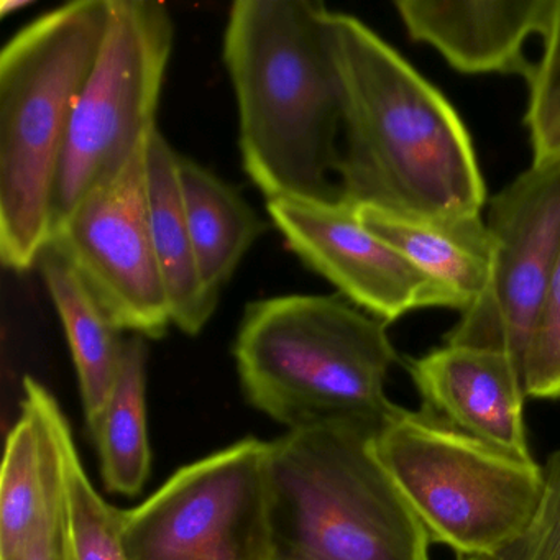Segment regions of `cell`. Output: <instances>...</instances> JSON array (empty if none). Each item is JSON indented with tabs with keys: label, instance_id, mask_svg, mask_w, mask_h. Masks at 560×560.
Returning <instances> with one entry per match:
<instances>
[{
	"label": "cell",
	"instance_id": "obj_24",
	"mask_svg": "<svg viewBox=\"0 0 560 560\" xmlns=\"http://www.w3.org/2000/svg\"><path fill=\"white\" fill-rule=\"evenodd\" d=\"M12 560H74L67 516L51 533L38 539L27 552Z\"/></svg>",
	"mask_w": 560,
	"mask_h": 560
},
{
	"label": "cell",
	"instance_id": "obj_23",
	"mask_svg": "<svg viewBox=\"0 0 560 560\" xmlns=\"http://www.w3.org/2000/svg\"><path fill=\"white\" fill-rule=\"evenodd\" d=\"M542 493L523 533L487 560H560V447L542 467Z\"/></svg>",
	"mask_w": 560,
	"mask_h": 560
},
{
	"label": "cell",
	"instance_id": "obj_1",
	"mask_svg": "<svg viewBox=\"0 0 560 560\" xmlns=\"http://www.w3.org/2000/svg\"><path fill=\"white\" fill-rule=\"evenodd\" d=\"M342 93L340 198L398 214H481L487 186L460 116L359 19L329 15Z\"/></svg>",
	"mask_w": 560,
	"mask_h": 560
},
{
	"label": "cell",
	"instance_id": "obj_11",
	"mask_svg": "<svg viewBox=\"0 0 560 560\" xmlns=\"http://www.w3.org/2000/svg\"><path fill=\"white\" fill-rule=\"evenodd\" d=\"M267 211L290 250L370 316L389 324L424 307L462 313L444 283L370 232L342 198L271 199Z\"/></svg>",
	"mask_w": 560,
	"mask_h": 560
},
{
	"label": "cell",
	"instance_id": "obj_19",
	"mask_svg": "<svg viewBox=\"0 0 560 560\" xmlns=\"http://www.w3.org/2000/svg\"><path fill=\"white\" fill-rule=\"evenodd\" d=\"M147 359L143 337L124 340L119 369L103 415L91 429L101 475L110 493L136 497L152 471L147 421Z\"/></svg>",
	"mask_w": 560,
	"mask_h": 560
},
{
	"label": "cell",
	"instance_id": "obj_21",
	"mask_svg": "<svg viewBox=\"0 0 560 560\" xmlns=\"http://www.w3.org/2000/svg\"><path fill=\"white\" fill-rule=\"evenodd\" d=\"M542 55L526 81L529 88L524 126L529 132L533 165L560 160V0L542 35Z\"/></svg>",
	"mask_w": 560,
	"mask_h": 560
},
{
	"label": "cell",
	"instance_id": "obj_13",
	"mask_svg": "<svg viewBox=\"0 0 560 560\" xmlns=\"http://www.w3.org/2000/svg\"><path fill=\"white\" fill-rule=\"evenodd\" d=\"M422 408L458 431L533 460L524 422L523 366L497 350L444 343L409 359Z\"/></svg>",
	"mask_w": 560,
	"mask_h": 560
},
{
	"label": "cell",
	"instance_id": "obj_20",
	"mask_svg": "<svg viewBox=\"0 0 560 560\" xmlns=\"http://www.w3.org/2000/svg\"><path fill=\"white\" fill-rule=\"evenodd\" d=\"M122 513L97 493L71 442L67 452V524L74 560H129Z\"/></svg>",
	"mask_w": 560,
	"mask_h": 560
},
{
	"label": "cell",
	"instance_id": "obj_3",
	"mask_svg": "<svg viewBox=\"0 0 560 560\" xmlns=\"http://www.w3.org/2000/svg\"><path fill=\"white\" fill-rule=\"evenodd\" d=\"M386 327L340 294L254 301L234 342L242 392L288 431L336 421L380 431L402 409L385 393L399 362Z\"/></svg>",
	"mask_w": 560,
	"mask_h": 560
},
{
	"label": "cell",
	"instance_id": "obj_17",
	"mask_svg": "<svg viewBox=\"0 0 560 560\" xmlns=\"http://www.w3.org/2000/svg\"><path fill=\"white\" fill-rule=\"evenodd\" d=\"M37 267L70 343L84 416L91 431L113 392L126 339L120 337V330L77 271L54 248H45Z\"/></svg>",
	"mask_w": 560,
	"mask_h": 560
},
{
	"label": "cell",
	"instance_id": "obj_9",
	"mask_svg": "<svg viewBox=\"0 0 560 560\" xmlns=\"http://www.w3.org/2000/svg\"><path fill=\"white\" fill-rule=\"evenodd\" d=\"M490 283L444 343L508 353L523 366L560 258V160L530 165L488 206Z\"/></svg>",
	"mask_w": 560,
	"mask_h": 560
},
{
	"label": "cell",
	"instance_id": "obj_2",
	"mask_svg": "<svg viewBox=\"0 0 560 560\" xmlns=\"http://www.w3.org/2000/svg\"><path fill=\"white\" fill-rule=\"evenodd\" d=\"M329 15L317 0H237L229 11L224 63L242 165L267 201L340 199L342 93Z\"/></svg>",
	"mask_w": 560,
	"mask_h": 560
},
{
	"label": "cell",
	"instance_id": "obj_16",
	"mask_svg": "<svg viewBox=\"0 0 560 560\" xmlns=\"http://www.w3.org/2000/svg\"><path fill=\"white\" fill-rule=\"evenodd\" d=\"M179 153L159 127L147 147L150 225L162 268L173 326L198 336L214 316L221 294L206 284L179 183Z\"/></svg>",
	"mask_w": 560,
	"mask_h": 560
},
{
	"label": "cell",
	"instance_id": "obj_14",
	"mask_svg": "<svg viewBox=\"0 0 560 560\" xmlns=\"http://www.w3.org/2000/svg\"><path fill=\"white\" fill-rule=\"evenodd\" d=\"M409 37L429 45L465 74H520L529 80L534 63L524 44L542 37L556 0H396Z\"/></svg>",
	"mask_w": 560,
	"mask_h": 560
},
{
	"label": "cell",
	"instance_id": "obj_5",
	"mask_svg": "<svg viewBox=\"0 0 560 560\" xmlns=\"http://www.w3.org/2000/svg\"><path fill=\"white\" fill-rule=\"evenodd\" d=\"M376 432L336 421L268 442L271 560H429L428 533L376 457Z\"/></svg>",
	"mask_w": 560,
	"mask_h": 560
},
{
	"label": "cell",
	"instance_id": "obj_22",
	"mask_svg": "<svg viewBox=\"0 0 560 560\" xmlns=\"http://www.w3.org/2000/svg\"><path fill=\"white\" fill-rule=\"evenodd\" d=\"M530 398L560 399V258L523 362Z\"/></svg>",
	"mask_w": 560,
	"mask_h": 560
},
{
	"label": "cell",
	"instance_id": "obj_25",
	"mask_svg": "<svg viewBox=\"0 0 560 560\" xmlns=\"http://www.w3.org/2000/svg\"><path fill=\"white\" fill-rule=\"evenodd\" d=\"M32 2L28 0H4L2 4H0V15L2 18H8V15L18 14L22 9H27Z\"/></svg>",
	"mask_w": 560,
	"mask_h": 560
},
{
	"label": "cell",
	"instance_id": "obj_4",
	"mask_svg": "<svg viewBox=\"0 0 560 560\" xmlns=\"http://www.w3.org/2000/svg\"><path fill=\"white\" fill-rule=\"evenodd\" d=\"M113 0H77L25 25L0 54V258L24 273L51 235L55 185Z\"/></svg>",
	"mask_w": 560,
	"mask_h": 560
},
{
	"label": "cell",
	"instance_id": "obj_26",
	"mask_svg": "<svg viewBox=\"0 0 560 560\" xmlns=\"http://www.w3.org/2000/svg\"><path fill=\"white\" fill-rule=\"evenodd\" d=\"M458 560H487V559H477V557H458Z\"/></svg>",
	"mask_w": 560,
	"mask_h": 560
},
{
	"label": "cell",
	"instance_id": "obj_10",
	"mask_svg": "<svg viewBox=\"0 0 560 560\" xmlns=\"http://www.w3.org/2000/svg\"><path fill=\"white\" fill-rule=\"evenodd\" d=\"M147 147L149 140L74 208L47 247L77 271L120 332L162 339L173 323L150 225Z\"/></svg>",
	"mask_w": 560,
	"mask_h": 560
},
{
	"label": "cell",
	"instance_id": "obj_18",
	"mask_svg": "<svg viewBox=\"0 0 560 560\" xmlns=\"http://www.w3.org/2000/svg\"><path fill=\"white\" fill-rule=\"evenodd\" d=\"M179 183L202 278L221 294L267 224L234 186L188 156H179Z\"/></svg>",
	"mask_w": 560,
	"mask_h": 560
},
{
	"label": "cell",
	"instance_id": "obj_7",
	"mask_svg": "<svg viewBox=\"0 0 560 560\" xmlns=\"http://www.w3.org/2000/svg\"><path fill=\"white\" fill-rule=\"evenodd\" d=\"M175 25L155 0H113L109 28L68 130L51 234L78 205L116 178L156 129ZM51 237V235H50Z\"/></svg>",
	"mask_w": 560,
	"mask_h": 560
},
{
	"label": "cell",
	"instance_id": "obj_12",
	"mask_svg": "<svg viewBox=\"0 0 560 560\" xmlns=\"http://www.w3.org/2000/svg\"><path fill=\"white\" fill-rule=\"evenodd\" d=\"M21 408L0 478V560L27 552L67 516V452L73 442L68 419L32 376H25Z\"/></svg>",
	"mask_w": 560,
	"mask_h": 560
},
{
	"label": "cell",
	"instance_id": "obj_8",
	"mask_svg": "<svg viewBox=\"0 0 560 560\" xmlns=\"http://www.w3.org/2000/svg\"><path fill=\"white\" fill-rule=\"evenodd\" d=\"M267 452L268 442L242 439L124 511L129 560H271Z\"/></svg>",
	"mask_w": 560,
	"mask_h": 560
},
{
	"label": "cell",
	"instance_id": "obj_6",
	"mask_svg": "<svg viewBox=\"0 0 560 560\" xmlns=\"http://www.w3.org/2000/svg\"><path fill=\"white\" fill-rule=\"evenodd\" d=\"M375 452L431 544L491 559L513 542L542 493V467L478 441L421 408H402Z\"/></svg>",
	"mask_w": 560,
	"mask_h": 560
},
{
	"label": "cell",
	"instance_id": "obj_15",
	"mask_svg": "<svg viewBox=\"0 0 560 560\" xmlns=\"http://www.w3.org/2000/svg\"><path fill=\"white\" fill-rule=\"evenodd\" d=\"M357 214L376 237L444 283L460 301L462 313L487 290L494 245L481 214L425 218L372 206H359Z\"/></svg>",
	"mask_w": 560,
	"mask_h": 560
}]
</instances>
